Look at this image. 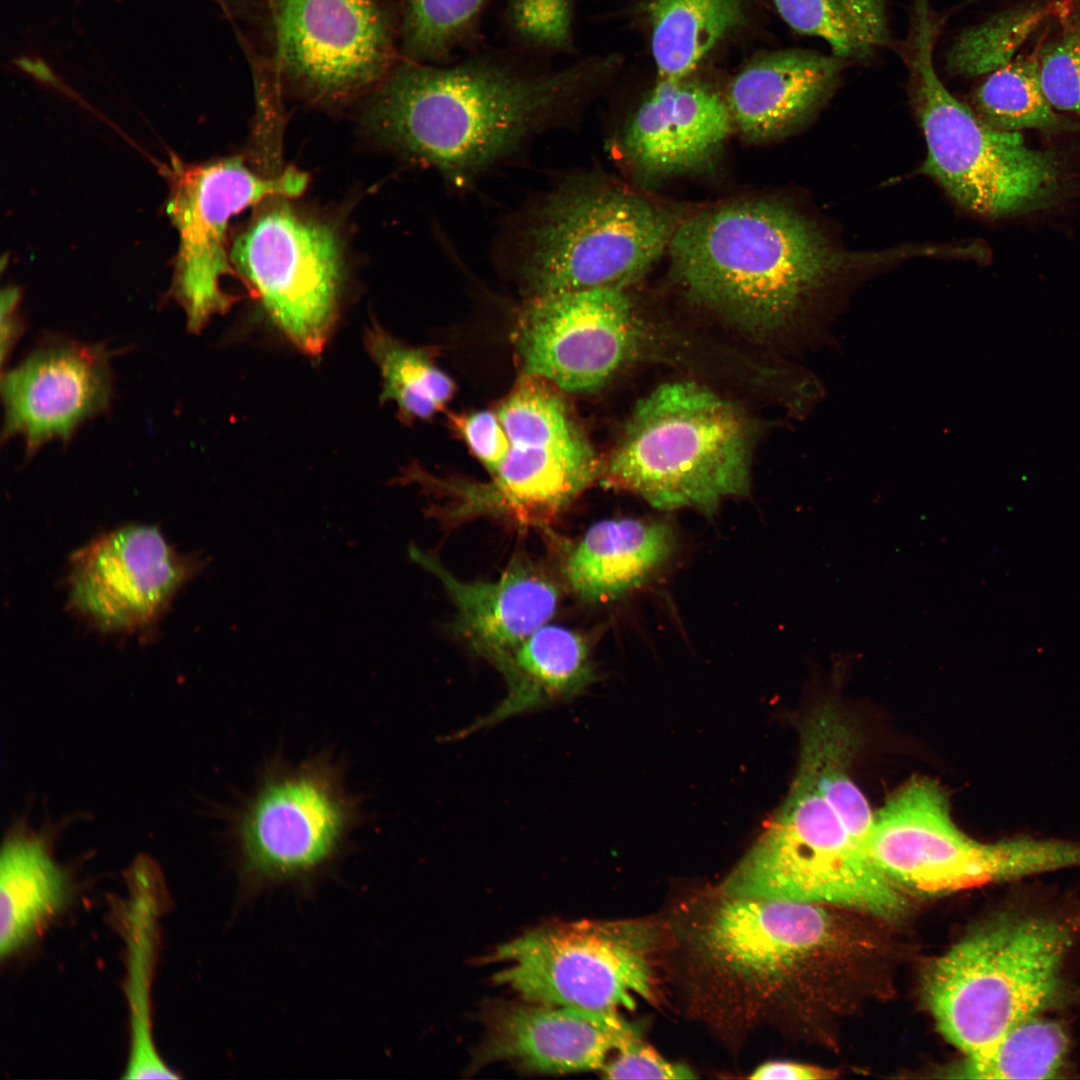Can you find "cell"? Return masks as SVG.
Listing matches in <instances>:
<instances>
[{
	"mask_svg": "<svg viewBox=\"0 0 1080 1080\" xmlns=\"http://www.w3.org/2000/svg\"><path fill=\"white\" fill-rule=\"evenodd\" d=\"M599 69L546 68L487 52L455 64L399 58L366 95L364 120L384 141L453 180H464L567 116Z\"/></svg>",
	"mask_w": 1080,
	"mask_h": 1080,
	"instance_id": "1",
	"label": "cell"
},
{
	"mask_svg": "<svg viewBox=\"0 0 1080 1080\" xmlns=\"http://www.w3.org/2000/svg\"><path fill=\"white\" fill-rule=\"evenodd\" d=\"M667 252L674 278L691 298L760 337L792 328L818 296L851 273L903 256L839 249L806 217L765 200L688 216Z\"/></svg>",
	"mask_w": 1080,
	"mask_h": 1080,
	"instance_id": "2",
	"label": "cell"
},
{
	"mask_svg": "<svg viewBox=\"0 0 1080 1080\" xmlns=\"http://www.w3.org/2000/svg\"><path fill=\"white\" fill-rule=\"evenodd\" d=\"M751 452L739 408L703 385L671 382L638 401L600 475L654 508L712 515L724 499L748 493Z\"/></svg>",
	"mask_w": 1080,
	"mask_h": 1080,
	"instance_id": "3",
	"label": "cell"
},
{
	"mask_svg": "<svg viewBox=\"0 0 1080 1080\" xmlns=\"http://www.w3.org/2000/svg\"><path fill=\"white\" fill-rule=\"evenodd\" d=\"M1078 930L1072 920L1024 912L973 930L925 975L938 1030L966 1059L986 1054L1012 1027L1058 1000Z\"/></svg>",
	"mask_w": 1080,
	"mask_h": 1080,
	"instance_id": "4",
	"label": "cell"
},
{
	"mask_svg": "<svg viewBox=\"0 0 1080 1080\" xmlns=\"http://www.w3.org/2000/svg\"><path fill=\"white\" fill-rule=\"evenodd\" d=\"M226 10L249 63L313 100L366 96L400 58L396 0H227Z\"/></svg>",
	"mask_w": 1080,
	"mask_h": 1080,
	"instance_id": "5",
	"label": "cell"
},
{
	"mask_svg": "<svg viewBox=\"0 0 1080 1080\" xmlns=\"http://www.w3.org/2000/svg\"><path fill=\"white\" fill-rule=\"evenodd\" d=\"M936 34L928 1L915 0L909 35L900 50L927 145L922 171L984 216L1033 207L1057 184L1054 159L1028 147L1019 132L988 124L947 90L933 65Z\"/></svg>",
	"mask_w": 1080,
	"mask_h": 1080,
	"instance_id": "6",
	"label": "cell"
},
{
	"mask_svg": "<svg viewBox=\"0 0 1080 1080\" xmlns=\"http://www.w3.org/2000/svg\"><path fill=\"white\" fill-rule=\"evenodd\" d=\"M677 224L636 194L567 182L538 206L524 231L522 279L530 296L623 289L667 251Z\"/></svg>",
	"mask_w": 1080,
	"mask_h": 1080,
	"instance_id": "7",
	"label": "cell"
},
{
	"mask_svg": "<svg viewBox=\"0 0 1080 1080\" xmlns=\"http://www.w3.org/2000/svg\"><path fill=\"white\" fill-rule=\"evenodd\" d=\"M724 897L829 904L896 918L906 900L797 772L785 802L721 886Z\"/></svg>",
	"mask_w": 1080,
	"mask_h": 1080,
	"instance_id": "8",
	"label": "cell"
},
{
	"mask_svg": "<svg viewBox=\"0 0 1080 1080\" xmlns=\"http://www.w3.org/2000/svg\"><path fill=\"white\" fill-rule=\"evenodd\" d=\"M870 855L898 888L935 895L1062 870L1059 838L1015 836L983 842L953 821L944 791L915 778L874 813Z\"/></svg>",
	"mask_w": 1080,
	"mask_h": 1080,
	"instance_id": "9",
	"label": "cell"
},
{
	"mask_svg": "<svg viewBox=\"0 0 1080 1080\" xmlns=\"http://www.w3.org/2000/svg\"><path fill=\"white\" fill-rule=\"evenodd\" d=\"M359 809L327 758L269 768L234 816L240 871L251 886L303 882L342 852Z\"/></svg>",
	"mask_w": 1080,
	"mask_h": 1080,
	"instance_id": "10",
	"label": "cell"
},
{
	"mask_svg": "<svg viewBox=\"0 0 1080 1080\" xmlns=\"http://www.w3.org/2000/svg\"><path fill=\"white\" fill-rule=\"evenodd\" d=\"M650 936L626 922L563 921L527 930L499 945L495 983L524 1001L596 1011L632 1010L654 999Z\"/></svg>",
	"mask_w": 1080,
	"mask_h": 1080,
	"instance_id": "11",
	"label": "cell"
},
{
	"mask_svg": "<svg viewBox=\"0 0 1080 1080\" xmlns=\"http://www.w3.org/2000/svg\"><path fill=\"white\" fill-rule=\"evenodd\" d=\"M167 176L166 209L179 237L171 295L186 313L188 331L198 334L236 300L220 284L233 272L226 240L232 216L268 197L300 195L308 176L287 168L262 177L240 158L200 165L173 159Z\"/></svg>",
	"mask_w": 1080,
	"mask_h": 1080,
	"instance_id": "12",
	"label": "cell"
},
{
	"mask_svg": "<svg viewBox=\"0 0 1080 1080\" xmlns=\"http://www.w3.org/2000/svg\"><path fill=\"white\" fill-rule=\"evenodd\" d=\"M231 262L302 353H322L334 327L343 263L333 230L280 204L236 239Z\"/></svg>",
	"mask_w": 1080,
	"mask_h": 1080,
	"instance_id": "13",
	"label": "cell"
},
{
	"mask_svg": "<svg viewBox=\"0 0 1080 1080\" xmlns=\"http://www.w3.org/2000/svg\"><path fill=\"white\" fill-rule=\"evenodd\" d=\"M202 566V559L177 552L157 528L126 525L72 555L68 601L99 632L143 635Z\"/></svg>",
	"mask_w": 1080,
	"mask_h": 1080,
	"instance_id": "14",
	"label": "cell"
},
{
	"mask_svg": "<svg viewBox=\"0 0 1080 1080\" xmlns=\"http://www.w3.org/2000/svg\"><path fill=\"white\" fill-rule=\"evenodd\" d=\"M699 938L705 955L722 971L775 988L826 973L858 946L819 904L755 897L722 896Z\"/></svg>",
	"mask_w": 1080,
	"mask_h": 1080,
	"instance_id": "15",
	"label": "cell"
},
{
	"mask_svg": "<svg viewBox=\"0 0 1080 1080\" xmlns=\"http://www.w3.org/2000/svg\"><path fill=\"white\" fill-rule=\"evenodd\" d=\"M636 340L633 305L617 288L530 296L515 328L525 373L571 393L606 384L630 358Z\"/></svg>",
	"mask_w": 1080,
	"mask_h": 1080,
	"instance_id": "16",
	"label": "cell"
},
{
	"mask_svg": "<svg viewBox=\"0 0 1080 1080\" xmlns=\"http://www.w3.org/2000/svg\"><path fill=\"white\" fill-rule=\"evenodd\" d=\"M102 344H45L2 376L3 440L24 439L26 456L45 443L67 442L86 419L109 407L112 373Z\"/></svg>",
	"mask_w": 1080,
	"mask_h": 1080,
	"instance_id": "17",
	"label": "cell"
},
{
	"mask_svg": "<svg viewBox=\"0 0 1080 1080\" xmlns=\"http://www.w3.org/2000/svg\"><path fill=\"white\" fill-rule=\"evenodd\" d=\"M486 1028L475 1065L506 1061L542 1074L601 1071L615 1053L640 1038L618 1012L528 1001L493 1008Z\"/></svg>",
	"mask_w": 1080,
	"mask_h": 1080,
	"instance_id": "18",
	"label": "cell"
},
{
	"mask_svg": "<svg viewBox=\"0 0 1080 1080\" xmlns=\"http://www.w3.org/2000/svg\"><path fill=\"white\" fill-rule=\"evenodd\" d=\"M408 556L442 583L456 608L458 632L498 670L555 613L556 585L526 562L512 563L497 580L469 582L416 545L409 546Z\"/></svg>",
	"mask_w": 1080,
	"mask_h": 1080,
	"instance_id": "19",
	"label": "cell"
},
{
	"mask_svg": "<svg viewBox=\"0 0 1080 1080\" xmlns=\"http://www.w3.org/2000/svg\"><path fill=\"white\" fill-rule=\"evenodd\" d=\"M732 126L726 101L711 88L659 79L629 121L623 146L642 171L677 174L711 159Z\"/></svg>",
	"mask_w": 1080,
	"mask_h": 1080,
	"instance_id": "20",
	"label": "cell"
},
{
	"mask_svg": "<svg viewBox=\"0 0 1080 1080\" xmlns=\"http://www.w3.org/2000/svg\"><path fill=\"white\" fill-rule=\"evenodd\" d=\"M600 474V464L584 434L552 444H510L493 481L470 490L464 510L490 511L525 524H545Z\"/></svg>",
	"mask_w": 1080,
	"mask_h": 1080,
	"instance_id": "21",
	"label": "cell"
},
{
	"mask_svg": "<svg viewBox=\"0 0 1080 1080\" xmlns=\"http://www.w3.org/2000/svg\"><path fill=\"white\" fill-rule=\"evenodd\" d=\"M848 63L799 49L761 56L729 86L725 101L733 123L753 140L784 134L826 102Z\"/></svg>",
	"mask_w": 1080,
	"mask_h": 1080,
	"instance_id": "22",
	"label": "cell"
},
{
	"mask_svg": "<svg viewBox=\"0 0 1080 1080\" xmlns=\"http://www.w3.org/2000/svg\"><path fill=\"white\" fill-rule=\"evenodd\" d=\"M54 832L15 819L0 853V954L9 957L35 940L64 909L70 894L54 856Z\"/></svg>",
	"mask_w": 1080,
	"mask_h": 1080,
	"instance_id": "23",
	"label": "cell"
},
{
	"mask_svg": "<svg viewBox=\"0 0 1080 1080\" xmlns=\"http://www.w3.org/2000/svg\"><path fill=\"white\" fill-rule=\"evenodd\" d=\"M674 548L675 535L666 523L606 519L593 524L570 552L565 576L582 600H613L647 581Z\"/></svg>",
	"mask_w": 1080,
	"mask_h": 1080,
	"instance_id": "24",
	"label": "cell"
},
{
	"mask_svg": "<svg viewBox=\"0 0 1080 1080\" xmlns=\"http://www.w3.org/2000/svg\"><path fill=\"white\" fill-rule=\"evenodd\" d=\"M499 671L508 685L506 697L458 737L567 701L580 694L594 675L585 640L570 629L548 624L528 636Z\"/></svg>",
	"mask_w": 1080,
	"mask_h": 1080,
	"instance_id": "25",
	"label": "cell"
},
{
	"mask_svg": "<svg viewBox=\"0 0 1080 1080\" xmlns=\"http://www.w3.org/2000/svg\"><path fill=\"white\" fill-rule=\"evenodd\" d=\"M857 744L856 731L843 713L832 705L817 707L801 728L798 772L816 785L850 835L869 852L874 813L852 774Z\"/></svg>",
	"mask_w": 1080,
	"mask_h": 1080,
	"instance_id": "26",
	"label": "cell"
},
{
	"mask_svg": "<svg viewBox=\"0 0 1080 1080\" xmlns=\"http://www.w3.org/2000/svg\"><path fill=\"white\" fill-rule=\"evenodd\" d=\"M746 0H652V53L660 80L680 81L744 16Z\"/></svg>",
	"mask_w": 1080,
	"mask_h": 1080,
	"instance_id": "27",
	"label": "cell"
},
{
	"mask_svg": "<svg viewBox=\"0 0 1080 1080\" xmlns=\"http://www.w3.org/2000/svg\"><path fill=\"white\" fill-rule=\"evenodd\" d=\"M364 344L380 371V402L393 401L401 420L428 419L453 396V381L425 348L402 343L375 321L365 329Z\"/></svg>",
	"mask_w": 1080,
	"mask_h": 1080,
	"instance_id": "28",
	"label": "cell"
},
{
	"mask_svg": "<svg viewBox=\"0 0 1080 1080\" xmlns=\"http://www.w3.org/2000/svg\"><path fill=\"white\" fill-rule=\"evenodd\" d=\"M796 32L828 43L847 62L871 59L890 42L886 0H772Z\"/></svg>",
	"mask_w": 1080,
	"mask_h": 1080,
	"instance_id": "29",
	"label": "cell"
},
{
	"mask_svg": "<svg viewBox=\"0 0 1080 1080\" xmlns=\"http://www.w3.org/2000/svg\"><path fill=\"white\" fill-rule=\"evenodd\" d=\"M133 900L129 944L127 994L131 1014V1051L128 1064L135 1070L150 1071L162 1064L153 1044L149 1008L150 963L153 955L154 901L149 897L161 881L155 862L137 860L128 871Z\"/></svg>",
	"mask_w": 1080,
	"mask_h": 1080,
	"instance_id": "30",
	"label": "cell"
},
{
	"mask_svg": "<svg viewBox=\"0 0 1080 1080\" xmlns=\"http://www.w3.org/2000/svg\"><path fill=\"white\" fill-rule=\"evenodd\" d=\"M1067 1051L1063 1027L1037 1015L1012 1027L986 1054L965 1059L953 1072L971 1079H1053Z\"/></svg>",
	"mask_w": 1080,
	"mask_h": 1080,
	"instance_id": "31",
	"label": "cell"
},
{
	"mask_svg": "<svg viewBox=\"0 0 1080 1080\" xmlns=\"http://www.w3.org/2000/svg\"><path fill=\"white\" fill-rule=\"evenodd\" d=\"M489 0H398L399 54L444 64L474 32Z\"/></svg>",
	"mask_w": 1080,
	"mask_h": 1080,
	"instance_id": "32",
	"label": "cell"
},
{
	"mask_svg": "<svg viewBox=\"0 0 1080 1080\" xmlns=\"http://www.w3.org/2000/svg\"><path fill=\"white\" fill-rule=\"evenodd\" d=\"M988 124L1005 131L1049 129L1059 124L1041 87L1038 60L1019 57L991 72L974 95Z\"/></svg>",
	"mask_w": 1080,
	"mask_h": 1080,
	"instance_id": "33",
	"label": "cell"
},
{
	"mask_svg": "<svg viewBox=\"0 0 1080 1080\" xmlns=\"http://www.w3.org/2000/svg\"><path fill=\"white\" fill-rule=\"evenodd\" d=\"M1048 13V7L1040 5L1013 8L966 29L947 52V70L973 77L1007 65Z\"/></svg>",
	"mask_w": 1080,
	"mask_h": 1080,
	"instance_id": "34",
	"label": "cell"
},
{
	"mask_svg": "<svg viewBox=\"0 0 1080 1080\" xmlns=\"http://www.w3.org/2000/svg\"><path fill=\"white\" fill-rule=\"evenodd\" d=\"M559 390L536 375L519 379L496 411L510 444H552L583 434Z\"/></svg>",
	"mask_w": 1080,
	"mask_h": 1080,
	"instance_id": "35",
	"label": "cell"
},
{
	"mask_svg": "<svg viewBox=\"0 0 1080 1080\" xmlns=\"http://www.w3.org/2000/svg\"><path fill=\"white\" fill-rule=\"evenodd\" d=\"M1037 60L1041 87L1050 105L1080 117V20L1066 26Z\"/></svg>",
	"mask_w": 1080,
	"mask_h": 1080,
	"instance_id": "36",
	"label": "cell"
},
{
	"mask_svg": "<svg viewBox=\"0 0 1080 1080\" xmlns=\"http://www.w3.org/2000/svg\"><path fill=\"white\" fill-rule=\"evenodd\" d=\"M509 21L528 45L567 50L571 43L572 0H510Z\"/></svg>",
	"mask_w": 1080,
	"mask_h": 1080,
	"instance_id": "37",
	"label": "cell"
},
{
	"mask_svg": "<svg viewBox=\"0 0 1080 1080\" xmlns=\"http://www.w3.org/2000/svg\"><path fill=\"white\" fill-rule=\"evenodd\" d=\"M450 425L472 454L493 475L510 448L509 438L496 413L482 410L450 414Z\"/></svg>",
	"mask_w": 1080,
	"mask_h": 1080,
	"instance_id": "38",
	"label": "cell"
},
{
	"mask_svg": "<svg viewBox=\"0 0 1080 1080\" xmlns=\"http://www.w3.org/2000/svg\"><path fill=\"white\" fill-rule=\"evenodd\" d=\"M609 1079H694L693 1071L681 1063L664 1059L640 1038L615 1053L601 1069Z\"/></svg>",
	"mask_w": 1080,
	"mask_h": 1080,
	"instance_id": "39",
	"label": "cell"
},
{
	"mask_svg": "<svg viewBox=\"0 0 1080 1080\" xmlns=\"http://www.w3.org/2000/svg\"><path fill=\"white\" fill-rule=\"evenodd\" d=\"M836 1076V1071L817 1066L796 1062L773 1061L759 1066L749 1078L753 1080H823L832 1079Z\"/></svg>",
	"mask_w": 1080,
	"mask_h": 1080,
	"instance_id": "40",
	"label": "cell"
},
{
	"mask_svg": "<svg viewBox=\"0 0 1080 1080\" xmlns=\"http://www.w3.org/2000/svg\"><path fill=\"white\" fill-rule=\"evenodd\" d=\"M20 300V292L16 287H8L1 294V362L11 352L22 331L21 323L17 317L16 309Z\"/></svg>",
	"mask_w": 1080,
	"mask_h": 1080,
	"instance_id": "41",
	"label": "cell"
}]
</instances>
